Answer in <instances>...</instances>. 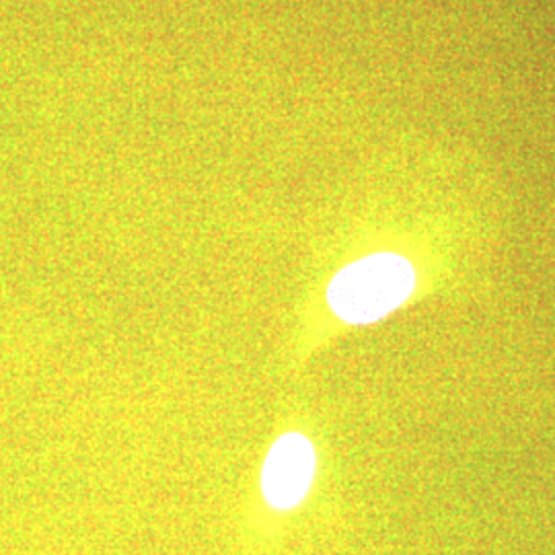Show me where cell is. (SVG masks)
I'll list each match as a JSON object with an SVG mask.
<instances>
[{"instance_id":"cell-1","label":"cell","mask_w":555,"mask_h":555,"mask_svg":"<svg viewBox=\"0 0 555 555\" xmlns=\"http://www.w3.org/2000/svg\"><path fill=\"white\" fill-rule=\"evenodd\" d=\"M416 284L410 259L373 254L337 272L327 288V302L341 321L366 325L397 311L414 295Z\"/></svg>"},{"instance_id":"cell-2","label":"cell","mask_w":555,"mask_h":555,"mask_svg":"<svg viewBox=\"0 0 555 555\" xmlns=\"http://www.w3.org/2000/svg\"><path fill=\"white\" fill-rule=\"evenodd\" d=\"M318 469L313 442L300 433L278 438L261 472V488L276 508H295L309 494Z\"/></svg>"}]
</instances>
